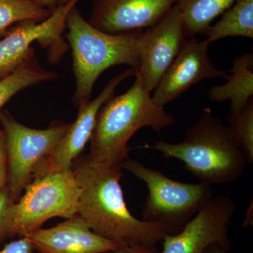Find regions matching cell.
Masks as SVG:
<instances>
[{
    "instance_id": "1",
    "label": "cell",
    "mask_w": 253,
    "mask_h": 253,
    "mask_svg": "<svg viewBox=\"0 0 253 253\" xmlns=\"http://www.w3.org/2000/svg\"><path fill=\"white\" fill-rule=\"evenodd\" d=\"M72 169L81 189L78 214L93 232L120 246H156L167 234L162 226L137 219L126 206L122 165L94 162L80 156Z\"/></svg>"
},
{
    "instance_id": "2",
    "label": "cell",
    "mask_w": 253,
    "mask_h": 253,
    "mask_svg": "<svg viewBox=\"0 0 253 253\" xmlns=\"http://www.w3.org/2000/svg\"><path fill=\"white\" fill-rule=\"evenodd\" d=\"M141 148L181 161L186 170L211 186L238 180L247 163L229 128L210 109L204 110L181 142L153 141V144L146 143Z\"/></svg>"
},
{
    "instance_id": "3",
    "label": "cell",
    "mask_w": 253,
    "mask_h": 253,
    "mask_svg": "<svg viewBox=\"0 0 253 253\" xmlns=\"http://www.w3.org/2000/svg\"><path fill=\"white\" fill-rule=\"evenodd\" d=\"M133 85L124 94L113 95L101 106L90 138L88 157L94 162L122 165L129 158V139L144 126L162 131L175 119L152 96L135 74Z\"/></svg>"
},
{
    "instance_id": "4",
    "label": "cell",
    "mask_w": 253,
    "mask_h": 253,
    "mask_svg": "<svg viewBox=\"0 0 253 253\" xmlns=\"http://www.w3.org/2000/svg\"><path fill=\"white\" fill-rule=\"evenodd\" d=\"M66 38L72 51L73 69L76 78L74 106L91 99L93 87L106 70L127 65L137 72L140 66L139 40L143 31L109 34L91 26L76 6L66 21Z\"/></svg>"
},
{
    "instance_id": "5",
    "label": "cell",
    "mask_w": 253,
    "mask_h": 253,
    "mask_svg": "<svg viewBox=\"0 0 253 253\" xmlns=\"http://www.w3.org/2000/svg\"><path fill=\"white\" fill-rule=\"evenodd\" d=\"M122 167L147 188L141 219L162 226L169 235L179 233L213 197L212 186L174 180L136 160L128 158Z\"/></svg>"
},
{
    "instance_id": "6",
    "label": "cell",
    "mask_w": 253,
    "mask_h": 253,
    "mask_svg": "<svg viewBox=\"0 0 253 253\" xmlns=\"http://www.w3.org/2000/svg\"><path fill=\"white\" fill-rule=\"evenodd\" d=\"M24 191L15 204L14 236L41 229L51 218L78 214L81 189L72 168L37 174Z\"/></svg>"
},
{
    "instance_id": "7",
    "label": "cell",
    "mask_w": 253,
    "mask_h": 253,
    "mask_svg": "<svg viewBox=\"0 0 253 253\" xmlns=\"http://www.w3.org/2000/svg\"><path fill=\"white\" fill-rule=\"evenodd\" d=\"M0 124L6 140L7 187L16 203L31 182L37 168L59 144L71 123L56 121L46 129H33L18 122L4 109L0 110Z\"/></svg>"
},
{
    "instance_id": "8",
    "label": "cell",
    "mask_w": 253,
    "mask_h": 253,
    "mask_svg": "<svg viewBox=\"0 0 253 253\" xmlns=\"http://www.w3.org/2000/svg\"><path fill=\"white\" fill-rule=\"evenodd\" d=\"M79 0H71L59 6L42 22L22 21L9 28L0 39V81L9 76L29 54L31 44L38 42L47 49L49 62L59 63L69 45L63 40L66 18Z\"/></svg>"
},
{
    "instance_id": "9",
    "label": "cell",
    "mask_w": 253,
    "mask_h": 253,
    "mask_svg": "<svg viewBox=\"0 0 253 253\" xmlns=\"http://www.w3.org/2000/svg\"><path fill=\"white\" fill-rule=\"evenodd\" d=\"M235 211L231 198L213 196L179 233L165 236L161 253H204L212 244L229 251V229Z\"/></svg>"
},
{
    "instance_id": "10",
    "label": "cell",
    "mask_w": 253,
    "mask_h": 253,
    "mask_svg": "<svg viewBox=\"0 0 253 253\" xmlns=\"http://www.w3.org/2000/svg\"><path fill=\"white\" fill-rule=\"evenodd\" d=\"M184 26L175 4L162 17L141 33L139 40L140 66L135 74L150 93L180 51L185 41Z\"/></svg>"
},
{
    "instance_id": "11",
    "label": "cell",
    "mask_w": 253,
    "mask_h": 253,
    "mask_svg": "<svg viewBox=\"0 0 253 253\" xmlns=\"http://www.w3.org/2000/svg\"><path fill=\"white\" fill-rule=\"evenodd\" d=\"M211 44L207 40H185L154 89L152 99L156 104L165 107L203 80L227 78V72L218 69L210 59L208 48Z\"/></svg>"
},
{
    "instance_id": "12",
    "label": "cell",
    "mask_w": 253,
    "mask_h": 253,
    "mask_svg": "<svg viewBox=\"0 0 253 253\" xmlns=\"http://www.w3.org/2000/svg\"><path fill=\"white\" fill-rule=\"evenodd\" d=\"M133 76H135V71L132 68L116 75L96 97L78 106L76 121L70 124L59 144L37 168L33 176L39 173L72 168L75 160L81 156L86 144L90 140L99 109L114 95L117 86L126 78Z\"/></svg>"
},
{
    "instance_id": "13",
    "label": "cell",
    "mask_w": 253,
    "mask_h": 253,
    "mask_svg": "<svg viewBox=\"0 0 253 253\" xmlns=\"http://www.w3.org/2000/svg\"><path fill=\"white\" fill-rule=\"evenodd\" d=\"M175 0H92L88 23L109 34L143 31L155 24Z\"/></svg>"
},
{
    "instance_id": "14",
    "label": "cell",
    "mask_w": 253,
    "mask_h": 253,
    "mask_svg": "<svg viewBox=\"0 0 253 253\" xmlns=\"http://www.w3.org/2000/svg\"><path fill=\"white\" fill-rule=\"evenodd\" d=\"M41 253H108L119 244L95 234L78 214L49 229L26 234Z\"/></svg>"
},
{
    "instance_id": "15",
    "label": "cell",
    "mask_w": 253,
    "mask_h": 253,
    "mask_svg": "<svg viewBox=\"0 0 253 253\" xmlns=\"http://www.w3.org/2000/svg\"><path fill=\"white\" fill-rule=\"evenodd\" d=\"M229 72L227 82L211 87L208 96L212 102L230 101V112H237L253 98V54L236 57Z\"/></svg>"
},
{
    "instance_id": "16",
    "label": "cell",
    "mask_w": 253,
    "mask_h": 253,
    "mask_svg": "<svg viewBox=\"0 0 253 253\" xmlns=\"http://www.w3.org/2000/svg\"><path fill=\"white\" fill-rule=\"evenodd\" d=\"M236 0H175L186 38L206 34L211 23Z\"/></svg>"
},
{
    "instance_id": "17",
    "label": "cell",
    "mask_w": 253,
    "mask_h": 253,
    "mask_svg": "<svg viewBox=\"0 0 253 253\" xmlns=\"http://www.w3.org/2000/svg\"><path fill=\"white\" fill-rule=\"evenodd\" d=\"M211 44L227 37L253 39V0H236L206 31Z\"/></svg>"
},
{
    "instance_id": "18",
    "label": "cell",
    "mask_w": 253,
    "mask_h": 253,
    "mask_svg": "<svg viewBox=\"0 0 253 253\" xmlns=\"http://www.w3.org/2000/svg\"><path fill=\"white\" fill-rule=\"evenodd\" d=\"M58 77L59 75L54 71H46L42 67L32 48L14 72L0 81V110L19 91Z\"/></svg>"
},
{
    "instance_id": "19",
    "label": "cell",
    "mask_w": 253,
    "mask_h": 253,
    "mask_svg": "<svg viewBox=\"0 0 253 253\" xmlns=\"http://www.w3.org/2000/svg\"><path fill=\"white\" fill-rule=\"evenodd\" d=\"M51 13L34 0H0V39L14 23L28 20L42 22Z\"/></svg>"
},
{
    "instance_id": "20",
    "label": "cell",
    "mask_w": 253,
    "mask_h": 253,
    "mask_svg": "<svg viewBox=\"0 0 253 253\" xmlns=\"http://www.w3.org/2000/svg\"><path fill=\"white\" fill-rule=\"evenodd\" d=\"M228 127L246 156L248 163H253V98L237 112L226 116Z\"/></svg>"
},
{
    "instance_id": "21",
    "label": "cell",
    "mask_w": 253,
    "mask_h": 253,
    "mask_svg": "<svg viewBox=\"0 0 253 253\" xmlns=\"http://www.w3.org/2000/svg\"><path fill=\"white\" fill-rule=\"evenodd\" d=\"M15 204L7 186L0 192V249L7 240L14 237L13 234Z\"/></svg>"
},
{
    "instance_id": "22",
    "label": "cell",
    "mask_w": 253,
    "mask_h": 253,
    "mask_svg": "<svg viewBox=\"0 0 253 253\" xmlns=\"http://www.w3.org/2000/svg\"><path fill=\"white\" fill-rule=\"evenodd\" d=\"M36 251L31 240L22 236L20 239L5 244L3 249H0V253H36Z\"/></svg>"
},
{
    "instance_id": "23",
    "label": "cell",
    "mask_w": 253,
    "mask_h": 253,
    "mask_svg": "<svg viewBox=\"0 0 253 253\" xmlns=\"http://www.w3.org/2000/svg\"><path fill=\"white\" fill-rule=\"evenodd\" d=\"M8 163L4 131L0 129V192L7 186Z\"/></svg>"
},
{
    "instance_id": "24",
    "label": "cell",
    "mask_w": 253,
    "mask_h": 253,
    "mask_svg": "<svg viewBox=\"0 0 253 253\" xmlns=\"http://www.w3.org/2000/svg\"><path fill=\"white\" fill-rule=\"evenodd\" d=\"M108 253H161L155 246L135 245V246H123L115 251Z\"/></svg>"
},
{
    "instance_id": "25",
    "label": "cell",
    "mask_w": 253,
    "mask_h": 253,
    "mask_svg": "<svg viewBox=\"0 0 253 253\" xmlns=\"http://www.w3.org/2000/svg\"><path fill=\"white\" fill-rule=\"evenodd\" d=\"M34 1L51 11H54L58 7L57 0H34Z\"/></svg>"
},
{
    "instance_id": "26",
    "label": "cell",
    "mask_w": 253,
    "mask_h": 253,
    "mask_svg": "<svg viewBox=\"0 0 253 253\" xmlns=\"http://www.w3.org/2000/svg\"><path fill=\"white\" fill-rule=\"evenodd\" d=\"M204 253H228V251L222 249L219 245L212 244L210 246Z\"/></svg>"
},
{
    "instance_id": "27",
    "label": "cell",
    "mask_w": 253,
    "mask_h": 253,
    "mask_svg": "<svg viewBox=\"0 0 253 253\" xmlns=\"http://www.w3.org/2000/svg\"><path fill=\"white\" fill-rule=\"evenodd\" d=\"M70 1H71V0H57L58 6L66 4L67 3L69 2Z\"/></svg>"
}]
</instances>
